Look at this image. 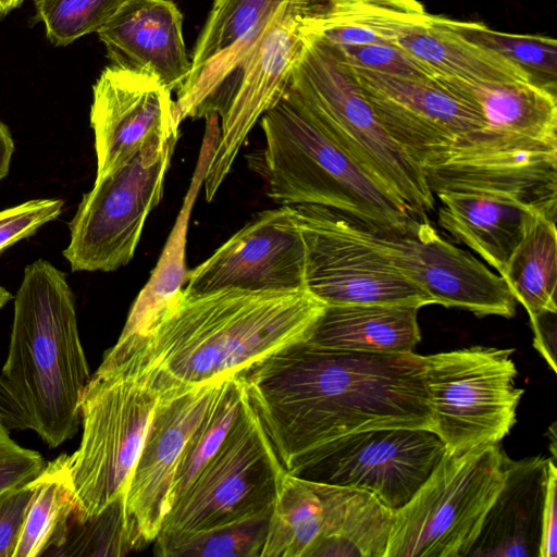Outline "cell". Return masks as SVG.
Here are the masks:
<instances>
[{"instance_id":"cell-1","label":"cell","mask_w":557,"mask_h":557,"mask_svg":"<svg viewBox=\"0 0 557 557\" xmlns=\"http://www.w3.org/2000/svg\"><path fill=\"white\" fill-rule=\"evenodd\" d=\"M242 376L286 471L306 453L346 434L381 428L433 431L424 358L413 351L369 354L305 342Z\"/></svg>"},{"instance_id":"cell-2","label":"cell","mask_w":557,"mask_h":557,"mask_svg":"<svg viewBox=\"0 0 557 557\" xmlns=\"http://www.w3.org/2000/svg\"><path fill=\"white\" fill-rule=\"evenodd\" d=\"M325 306L306 288L205 294L183 288L127 356H136L169 386L224 381L307 342Z\"/></svg>"},{"instance_id":"cell-3","label":"cell","mask_w":557,"mask_h":557,"mask_svg":"<svg viewBox=\"0 0 557 557\" xmlns=\"http://www.w3.org/2000/svg\"><path fill=\"white\" fill-rule=\"evenodd\" d=\"M66 274L39 258L24 269L14 297L9 350L0 380L50 448L74 437L90 380Z\"/></svg>"},{"instance_id":"cell-4","label":"cell","mask_w":557,"mask_h":557,"mask_svg":"<svg viewBox=\"0 0 557 557\" xmlns=\"http://www.w3.org/2000/svg\"><path fill=\"white\" fill-rule=\"evenodd\" d=\"M260 125L257 170L275 202L331 208L385 232H404L414 216L320 128L289 87Z\"/></svg>"},{"instance_id":"cell-5","label":"cell","mask_w":557,"mask_h":557,"mask_svg":"<svg viewBox=\"0 0 557 557\" xmlns=\"http://www.w3.org/2000/svg\"><path fill=\"white\" fill-rule=\"evenodd\" d=\"M169 387L134 355L103 356L81 399L78 448L67 455L75 518L96 516L124 498L154 409Z\"/></svg>"},{"instance_id":"cell-6","label":"cell","mask_w":557,"mask_h":557,"mask_svg":"<svg viewBox=\"0 0 557 557\" xmlns=\"http://www.w3.org/2000/svg\"><path fill=\"white\" fill-rule=\"evenodd\" d=\"M302 37L288 87L339 148L411 214L426 218L435 200L423 171L382 126L352 66L335 45L314 35Z\"/></svg>"},{"instance_id":"cell-7","label":"cell","mask_w":557,"mask_h":557,"mask_svg":"<svg viewBox=\"0 0 557 557\" xmlns=\"http://www.w3.org/2000/svg\"><path fill=\"white\" fill-rule=\"evenodd\" d=\"M498 444L446 453L411 499L393 511L384 557H463L505 481Z\"/></svg>"},{"instance_id":"cell-8","label":"cell","mask_w":557,"mask_h":557,"mask_svg":"<svg viewBox=\"0 0 557 557\" xmlns=\"http://www.w3.org/2000/svg\"><path fill=\"white\" fill-rule=\"evenodd\" d=\"M392 515L369 492L286 471L261 557H384Z\"/></svg>"},{"instance_id":"cell-9","label":"cell","mask_w":557,"mask_h":557,"mask_svg":"<svg viewBox=\"0 0 557 557\" xmlns=\"http://www.w3.org/2000/svg\"><path fill=\"white\" fill-rule=\"evenodd\" d=\"M285 472L246 394L223 443L171 507L157 537L193 534L272 509Z\"/></svg>"},{"instance_id":"cell-10","label":"cell","mask_w":557,"mask_h":557,"mask_svg":"<svg viewBox=\"0 0 557 557\" xmlns=\"http://www.w3.org/2000/svg\"><path fill=\"white\" fill-rule=\"evenodd\" d=\"M513 349L472 346L423 356L424 385L433 431L446 453L499 444L516 424L524 393Z\"/></svg>"},{"instance_id":"cell-11","label":"cell","mask_w":557,"mask_h":557,"mask_svg":"<svg viewBox=\"0 0 557 557\" xmlns=\"http://www.w3.org/2000/svg\"><path fill=\"white\" fill-rule=\"evenodd\" d=\"M293 207L306 245V288L319 300L421 308L434 304L394 264L363 223L322 206Z\"/></svg>"},{"instance_id":"cell-12","label":"cell","mask_w":557,"mask_h":557,"mask_svg":"<svg viewBox=\"0 0 557 557\" xmlns=\"http://www.w3.org/2000/svg\"><path fill=\"white\" fill-rule=\"evenodd\" d=\"M176 140L151 143L85 193L62 251L75 271L111 272L134 257L148 214L163 195Z\"/></svg>"},{"instance_id":"cell-13","label":"cell","mask_w":557,"mask_h":557,"mask_svg":"<svg viewBox=\"0 0 557 557\" xmlns=\"http://www.w3.org/2000/svg\"><path fill=\"white\" fill-rule=\"evenodd\" d=\"M445 451L441 437L426 428L371 429L313 448L287 472L369 492L394 511L411 499Z\"/></svg>"},{"instance_id":"cell-14","label":"cell","mask_w":557,"mask_h":557,"mask_svg":"<svg viewBox=\"0 0 557 557\" xmlns=\"http://www.w3.org/2000/svg\"><path fill=\"white\" fill-rule=\"evenodd\" d=\"M352 69L382 126L421 169L482 153L486 127L482 116L434 77Z\"/></svg>"},{"instance_id":"cell-15","label":"cell","mask_w":557,"mask_h":557,"mask_svg":"<svg viewBox=\"0 0 557 557\" xmlns=\"http://www.w3.org/2000/svg\"><path fill=\"white\" fill-rule=\"evenodd\" d=\"M321 0H284L267 23L245 59L226 106L219 114L220 134L205 177V194L211 201L231 172L236 157L258 120L288 87L301 52V25Z\"/></svg>"},{"instance_id":"cell-16","label":"cell","mask_w":557,"mask_h":557,"mask_svg":"<svg viewBox=\"0 0 557 557\" xmlns=\"http://www.w3.org/2000/svg\"><path fill=\"white\" fill-rule=\"evenodd\" d=\"M368 228L394 264L434 304L478 317L516 314L517 301L505 280L468 251L445 240L428 216L414 215L404 232Z\"/></svg>"},{"instance_id":"cell-17","label":"cell","mask_w":557,"mask_h":557,"mask_svg":"<svg viewBox=\"0 0 557 557\" xmlns=\"http://www.w3.org/2000/svg\"><path fill=\"white\" fill-rule=\"evenodd\" d=\"M184 289L283 292L306 288V245L294 207L261 212L187 272ZM307 289V288H306Z\"/></svg>"},{"instance_id":"cell-18","label":"cell","mask_w":557,"mask_h":557,"mask_svg":"<svg viewBox=\"0 0 557 557\" xmlns=\"http://www.w3.org/2000/svg\"><path fill=\"white\" fill-rule=\"evenodd\" d=\"M156 76L110 64L92 86L90 126L96 180L123 166L151 143L178 140L181 113Z\"/></svg>"},{"instance_id":"cell-19","label":"cell","mask_w":557,"mask_h":557,"mask_svg":"<svg viewBox=\"0 0 557 557\" xmlns=\"http://www.w3.org/2000/svg\"><path fill=\"white\" fill-rule=\"evenodd\" d=\"M222 382L169 387L154 409L124 494L125 512L148 545L171 509L185 445Z\"/></svg>"},{"instance_id":"cell-20","label":"cell","mask_w":557,"mask_h":557,"mask_svg":"<svg viewBox=\"0 0 557 557\" xmlns=\"http://www.w3.org/2000/svg\"><path fill=\"white\" fill-rule=\"evenodd\" d=\"M284 0H213L195 42L189 75L176 92L182 121L220 114L240 67Z\"/></svg>"},{"instance_id":"cell-21","label":"cell","mask_w":557,"mask_h":557,"mask_svg":"<svg viewBox=\"0 0 557 557\" xmlns=\"http://www.w3.org/2000/svg\"><path fill=\"white\" fill-rule=\"evenodd\" d=\"M485 123L484 148L472 158L557 153L556 95L530 82H468L435 75Z\"/></svg>"},{"instance_id":"cell-22","label":"cell","mask_w":557,"mask_h":557,"mask_svg":"<svg viewBox=\"0 0 557 557\" xmlns=\"http://www.w3.org/2000/svg\"><path fill=\"white\" fill-rule=\"evenodd\" d=\"M97 35L112 65L156 76L171 91L189 75L183 14L171 0H125Z\"/></svg>"},{"instance_id":"cell-23","label":"cell","mask_w":557,"mask_h":557,"mask_svg":"<svg viewBox=\"0 0 557 557\" xmlns=\"http://www.w3.org/2000/svg\"><path fill=\"white\" fill-rule=\"evenodd\" d=\"M547 461L505 455L504 485L467 557H539Z\"/></svg>"},{"instance_id":"cell-24","label":"cell","mask_w":557,"mask_h":557,"mask_svg":"<svg viewBox=\"0 0 557 557\" xmlns=\"http://www.w3.org/2000/svg\"><path fill=\"white\" fill-rule=\"evenodd\" d=\"M438 223L500 274L534 218L540 214L512 195L476 188L434 193Z\"/></svg>"},{"instance_id":"cell-25","label":"cell","mask_w":557,"mask_h":557,"mask_svg":"<svg viewBox=\"0 0 557 557\" xmlns=\"http://www.w3.org/2000/svg\"><path fill=\"white\" fill-rule=\"evenodd\" d=\"M205 119V136L189 188L160 259L135 299L117 342L110 348L116 356H126L136 348L184 288L187 277L185 256L189 218L220 134L218 115L211 114Z\"/></svg>"},{"instance_id":"cell-26","label":"cell","mask_w":557,"mask_h":557,"mask_svg":"<svg viewBox=\"0 0 557 557\" xmlns=\"http://www.w3.org/2000/svg\"><path fill=\"white\" fill-rule=\"evenodd\" d=\"M422 171L433 195L448 188L500 191L556 221L557 153L454 159Z\"/></svg>"},{"instance_id":"cell-27","label":"cell","mask_w":557,"mask_h":557,"mask_svg":"<svg viewBox=\"0 0 557 557\" xmlns=\"http://www.w3.org/2000/svg\"><path fill=\"white\" fill-rule=\"evenodd\" d=\"M421 307L403 304L326 305L308 344L369 354H409L421 339Z\"/></svg>"},{"instance_id":"cell-28","label":"cell","mask_w":557,"mask_h":557,"mask_svg":"<svg viewBox=\"0 0 557 557\" xmlns=\"http://www.w3.org/2000/svg\"><path fill=\"white\" fill-rule=\"evenodd\" d=\"M430 16L419 0H321L304 20L301 34L338 47L396 45L406 28Z\"/></svg>"},{"instance_id":"cell-29","label":"cell","mask_w":557,"mask_h":557,"mask_svg":"<svg viewBox=\"0 0 557 557\" xmlns=\"http://www.w3.org/2000/svg\"><path fill=\"white\" fill-rule=\"evenodd\" d=\"M396 45L438 76L468 82H530L518 65L442 28L432 14L426 22L406 28Z\"/></svg>"},{"instance_id":"cell-30","label":"cell","mask_w":557,"mask_h":557,"mask_svg":"<svg viewBox=\"0 0 557 557\" xmlns=\"http://www.w3.org/2000/svg\"><path fill=\"white\" fill-rule=\"evenodd\" d=\"M32 483L34 490L13 557L51 556L77 510L67 454L46 462Z\"/></svg>"},{"instance_id":"cell-31","label":"cell","mask_w":557,"mask_h":557,"mask_svg":"<svg viewBox=\"0 0 557 557\" xmlns=\"http://www.w3.org/2000/svg\"><path fill=\"white\" fill-rule=\"evenodd\" d=\"M530 320L557 312L556 221L537 214L499 274Z\"/></svg>"},{"instance_id":"cell-32","label":"cell","mask_w":557,"mask_h":557,"mask_svg":"<svg viewBox=\"0 0 557 557\" xmlns=\"http://www.w3.org/2000/svg\"><path fill=\"white\" fill-rule=\"evenodd\" d=\"M436 25L518 65L536 86L557 95V42L547 36L509 34L480 22L433 15Z\"/></svg>"},{"instance_id":"cell-33","label":"cell","mask_w":557,"mask_h":557,"mask_svg":"<svg viewBox=\"0 0 557 557\" xmlns=\"http://www.w3.org/2000/svg\"><path fill=\"white\" fill-rule=\"evenodd\" d=\"M245 396L242 375L226 379L220 384L183 450L172 486V506L223 443L239 414Z\"/></svg>"},{"instance_id":"cell-34","label":"cell","mask_w":557,"mask_h":557,"mask_svg":"<svg viewBox=\"0 0 557 557\" xmlns=\"http://www.w3.org/2000/svg\"><path fill=\"white\" fill-rule=\"evenodd\" d=\"M271 510L210 530L156 537L154 555L162 557H261Z\"/></svg>"},{"instance_id":"cell-35","label":"cell","mask_w":557,"mask_h":557,"mask_svg":"<svg viewBox=\"0 0 557 557\" xmlns=\"http://www.w3.org/2000/svg\"><path fill=\"white\" fill-rule=\"evenodd\" d=\"M148 544L128 519L124 498L86 519L73 516L61 545L51 556H123Z\"/></svg>"},{"instance_id":"cell-36","label":"cell","mask_w":557,"mask_h":557,"mask_svg":"<svg viewBox=\"0 0 557 557\" xmlns=\"http://www.w3.org/2000/svg\"><path fill=\"white\" fill-rule=\"evenodd\" d=\"M125 0H35L36 21L45 26L54 46H67L96 33L108 23Z\"/></svg>"},{"instance_id":"cell-37","label":"cell","mask_w":557,"mask_h":557,"mask_svg":"<svg viewBox=\"0 0 557 557\" xmlns=\"http://www.w3.org/2000/svg\"><path fill=\"white\" fill-rule=\"evenodd\" d=\"M345 60L352 66L377 73L431 78L434 72L397 45L375 44L338 47Z\"/></svg>"},{"instance_id":"cell-38","label":"cell","mask_w":557,"mask_h":557,"mask_svg":"<svg viewBox=\"0 0 557 557\" xmlns=\"http://www.w3.org/2000/svg\"><path fill=\"white\" fill-rule=\"evenodd\" d=\"M59 198H36L0 211V255L55 220L63 210Z\"/></svg>"},{"instance_id":"cell-39","label":"cell","mask_w":557,"mask_h":557,"mask_svg":"<svg viewBox=\"0 0 557 557\" xmlns=\"http://www.w3.org/2000/svg\"><path fill=\"white\" fill-rule=\"evenodd\" d=\"M10 431L0 419V492L32 481L46 465L38 451L20 445Z\"/></svg>"},{"instance_id":"cell-40","label":"cell","mask_w":557,"mask_h":557,"mask_svg":"<svg viewBox=\"0 0 557 557\" xmlns=\"http://www.w3.org/2000/svg\"><path fill=\"white\" fill-rule=\"evenodd\" d=\"M33 490L29 481L0 492V557H13Z\"/></svg>"},{"instance_id":"cell-41","label":"cell","mask_w":557,"mask_h":557,"mask_svg":"<svg viewBox=\"0 0 557 557\" xmlns=\"http://www.w3.org/2000/svg\"><path fill=\"white\" fill-rule=\"evenodd\" d=\"M557 468L553 459L547 461V482L542 513V534L539 557L557 554Z\"/></svg>"},{"instance_id":"cell-42","label":"cell","mask_w":557,"mask_h":557,"mask_svg":"<svg viewBox=\"0 0 557 557\" xmlns=\"http://www.w3.org/2000/svg\"><path fill=\"white\" fill-rule=\"evenodd\" d=\"M556 313L544 312L530 320L534 332L533 346L556 371Z\"/></svg>"},{"instance_id":"cell-43","label":"cell","mask_w":557,"mask_h":557,"mask_svg":"<svg viewBox=\"0 0 557 557\" xmlns=\"http://www.w3.org/2000/svg\"><path fill=\"white\" fill-rule=\"evenodd\" d=\"M0 419L10 430H30L29 421L20 404L0 380Z\"/></svg>"},{"instance_id":"cell-44","label":"cell","mask_w":557,"mask_h":557,"mask_svg":"<svg viewBox=\"0 0 557 557\" xmlns=\"http://www.w3.org/2000/svg\"><path fill=\"white\" fill-rule=\"evenodd\" d=\"M13 152L14 140L10 128L0 121V181L9 174Z\"/></svg>"},{"instance_id":"cell-45","label":"cell","mask_w":557,"mask_h":557,"mask_svg":"<svg viewBox=\"0 0 557 557\" xmlns=\"http://www.w3.org/2000/svg\"><path fill=\"white\" fill-rule=\"evenodd\" d=\"M24 0H0V15H7L14 9L18 8Z\"/></svg>"},{"instance_id":"cell-46","label":"cell","mask_w":557,"mask_h":557,"mask_svg":"<svg viewBox=\"0 0 557 557\" xmlns=\"http://www.w3.org/2000/svg\"><path fill=\"white\" fill-rule=\"evenodd\" d=\"M11 299H13V295L5 287L0 285V309H2Z\"/></svg>"}]
</instances>
